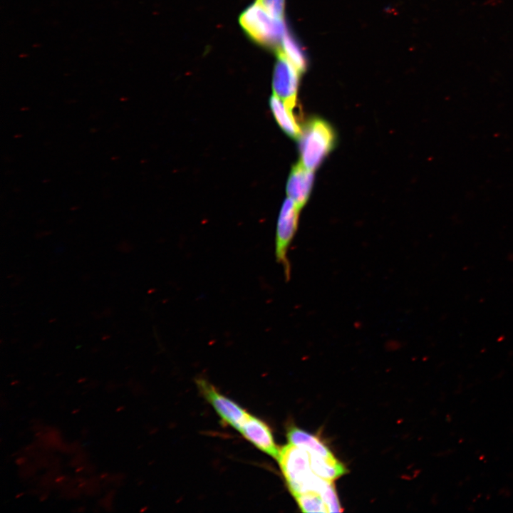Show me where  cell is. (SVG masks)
<instances>
[{
	"label": "cell",
	"instance_id": "obj_1",
	"mask_svg": "<svg viewBox=\"0 0 513 513\" xmlns=\"http://www.w3.org/2000/svg\"><path fill=\"white\" fill-rule=\"evenodd\" d=\"M277 460L293 496L318 492L326 499L331 512L342 511L333 481L316 474L309 452L306 449L289 443L281 448Z\"/></svg>",
	"mask_w": 513,
	"mask_h": 513
},
{
	"label": "cell",
	"instance_id": "obj_2",
	"mask_svg": "<svg viewBox=\"0 0 513 513\" xmlns=\"http://www.w3.org/2000/svg\"><path fill=\"white\" fill-rule=\"evenodd\" d=\"M299 139L300 162L314 171L334 147L336 133L328 122L314 118L302 128Z\"/></svg>",
	"mask_w": 513,
	"mask_h": 513
},
{
	"label": "cell",
	"instance_id": "obj_3",
	"mask_svg": "<svg viewBox=\"0 0 513 513\" xmlns=\"http://www.w3.org/2000/svg\"><path fill=\"white\" fill-rule=\"evenodd\" d=\"M239 24L252 40L275 51L286 34L284 21L271 16L256 2L240 15Z\"/></svg>",
	"mask_w": 513,
	"mask_h": 513
},
{
	"label": "cell",
	"instance_id": "obj_4",
	"mask_svg": "<svg viewBox=\"0 0 513 513\" xmlns=\"http://www.w3.org/2000/svg\"><path fill=\"white\" fill-rule=\"evenodd\" d=\"M300 209L290 198L284 200L278 218L275 237V256L284 269L286 279L290 275L287 252L296 234Z\"/></svg>",
	"mask_w": 513,
	"mask_h": 513
},
{
	"label": "cell",
	"instance_id": "obj_5",
	"mask_svg": "<svg viewBox=\"0 0 513 513\" xmlns=\"http://www.w3.org/2000/svg\"><path fill=\"white\" fill-rule=\"evenodd\" d=\"M272 88L273 94L281 99L294 110L297 105V93L301 73L284 54L281 48L276 51Z\"/></svg>",
	"mask_w": 513,
	"mask_h": 513
},
{
	"label": "cell",
	"instance_id": "obj_6",
	"mask_svg": "<svg viewBox=\"0 0 513 513\" xmlns=\"http://www.w3.org/2000/svg\"><path fill=\"white\" fill-rule=\"evenodd\" d=\"M200 393L212 405L222 421L239 430L249 413L237 403L223 394L204 378L196 380Z\"/></svg>",
	"mask_w": 513,
	"mask_h": 513
},
{
	"label": "cell",
	"instance_id": "obj_7",
	"mask_svg": "<svg viewBox=\"0 0 513 513\" xmlns=\"http://www.w3.org/2000/svg\"><path fill=\"white\" fill-rule=\"evenodd\" d=\"M239 431L259 450L278 460L281 449L275 443L270 428L264 421L249 414Z\"/></svg>",
	"mask_w": 513,
	"mask_h": 513
},
{
	"label": "cell",
	"instance_id": "obj_8",
	"mask_svg": "<svg viewBox=\"0 0 513 513\" xmlns=\"http://www.w3.org/2000/svg\"><path fill=\"white\" fill-rule=\"evenodd\" d=\"M314 180V171L307 169L301 162L292 167L286 190L289 198L292 200L300 209L309 198Z\"/></svg>",
	"mask_w": 513,
	"mask_h": 513
},
{
	"label": "cell",
	"instance_id": "obj_9",
	"mask_svg": "<svg viewBox=\"0 0 513 513\" xmlns=\"http://www.w3.org/2000/svg\"><path fill=\"white\" fill-rule=\"evenodd\" d=\"M269 105L277 123L286 134L293 138H299L302 128L298 123L293 110L274 94L270 98Z\"/></svg>",
	"mask_w": 513,
	"mask_h": 513
},
{
	"label": "cell",
	"instance_id": "obj_10",
	"mask_svg": "<svg viewBox=\"0 0 513 513\" xmlns=\"http://www.w3.org/2000/svg\"><path fill=\"white\" fill-rule=\"evenodd\" d=\"M289 443L303 447L310 452L326 457H335L328 447L321 440L297 427L291 426L286 433Z\"/></svg>",
	"mask_w": 513,
	"mask_h": 513
},
{
	"label": "cell",
	"instance_id": "obj_11",
	"mask_svg": "<svg viewBox=\"0 0 513 513\" xmlns=\"http://www.w3.org/2000/svg\"><path fill=\"white\" fill-rule=\"evenodd\" d=\"M303 512H331L324 497L318 492H308L294 496Z\"/></svg>",
	"mask_w": 513,
	"mask_h": 513
},
{
	"label": "cell",
	"instance_id": "obj_12",
	"mask_svg": "<svg viewBox=\"0 0 513 513\" xmlns=\"http://www.w3.org/2000/svg\"><path fill=\"white\" fill-rule=\"evenodd\" d=\"M281 48L289 61L302 73L306 68L305 58L298 46L287 34L284 38Z\"/></svg>",
	"mask_w": 513,
	"mask_h": 513
},
{
	"label": "cell",
	"instance_id": "obj_13",
	"mask_svg": "<svg viewBox=\"0 0 513 513\" xmlns=\"http://www.w3.org/2000/svg\"><path fill=\"white\" fill-rule=\"evenodd\" d=\"M256 2L271 16L284 21L285 0H256Z\"/></svg>",
	"mask_w": 513,
	"mask_h": 513
},
{
	"label": "cell",
	"instance_id": "obj_14",
	"mask_svg": "<svg viewBox=\"0 0 513 513\" xmlns=\"http://www.w3.org/2000/svg\"><path fill=\"white\" fill-rule=\"evenodd\" d=\"M125 408V407L124 405H120V406H118V407L116 408L115 411H116V412H121V411L124 410Z\"/></svg>",
	"mask_w": 513,
	"mask_h": 513
},
{
	"label": "cell",
	"instance_id": "obj_15",
	"mask_svg": "<svg viewBox=\"0 0 513 513\" xmlns=\"http://www.w3.org/2000/svg\"><path fill=\"white\" fill-rule=\"evenodd\" d=\"M47 497H48L47 494H43V495H41V497H40V501H41V502H43L45 499H47Z\"/></svg>",
	"mask_w": 513,
	"mask_h": 513
},
{
	"label": "cell",
	"instance_id": "obj_16",
	"mask_svg": "<svg viewBox=\"0 0 513 513\" xmlns=\"http://www.w3.org/2000/svg\"><path fill=\"white\" fill-rule=\"evenodd\" d=\"M64 478H65L64 476H60L56 479V482H59L63 480Z\"/></svg>",
	"mask_w": 513,
	"mask_h": 513
},
{
	"label": "cell",
	"instance_id": "obj_17",
	"mask_svg": "<svg viewBox=\"0 0 513 513\" xmlns=\"http://www.w3.org/2000/svg\"><path fill=\"white\" fill-rule=\"evenodd\" d=\"M83 468L84 467L83 466L78 467L76 469L75 472L76 473H78L79 472H81L83 470Z\"/></svg>",
	"mask_w": 513,
	"mask_h": 513
},
{
	"label": "cell",
	"instance_id": "obj_18",
	"mask_svg": "<svg viewBox=\"0 0 513 513\" xmlns=\"http://www.w3.org/2000/svg\"><path fill=\"white\" fill-rule=\"evenodd\" d=\"M86 380V378H80V379L78 380V383H83V382H85Z\"/></svg>",
	"mask_w": 513,
	"mask_h": 513
},
{
	"label": "cell",
	"instance_id": "obj_19",
	"mask_svg": "<svg viewBox=\"0 0 513 513\" xmlns=\"http://www.w3.org/2000/svg\"><path fill=\"white\" fill-rule=\"evenodd\" d=\"M79 410H80L79 408L74 409V410L72 411V414H76V413H78Z\"/></svg>",
	"mask_w": 513,
	"mask_h": 513
},
{
	"label": "cell",
	"instance_id": "obj_20",
	"mask_svg": "<svg viewBox=\"0 0 513 513\" xmlns=\"http://www.w3.org/2000/svg\"><path fill=\"white\" fill-rule=\"evenodd\" d=\"M107 476H108V473L103 474L100 475V479H104Z\"/></svg>",
	"mask_w": 513,
	"mask_h": 513
},
{
	"label": "cell",
	"instance_id": "obj_21",
	"mask_svg": "<svg viewBox=\"0 0 513 513\" xmlns=\"http://www.w3.org/2000/svg\"><path fill=\"white\" fill-rule=\"evenodd\" d=\"M22 495H24V492H21V493L16 494V498H19V497H21Z\"/></svg>",
	"mask_w": 513,
	"mask_h": 513
},
{
	"label": "cell",
	"instance_id": "obj_22",
	"mask_svg": "<svg viewBox=\"0 0 513 513\" xmlns=\"http://www.w3.org/2000/svg\"><path fill=\"white\" fill-rule=\"evenodd\" d=\"M18 383H19V381L15 380V381H14V382H11V385H16V384H18Z\"/></svg>",
	"mask_w": 513,
	"mask_h": 513
},
{
	"label": "cell",
	"instance_id": "obj_23",
	"mask_svg": "<svg viewBox=\"0 0 513 513\" xmlns=\"http://www.w3.org/2000/svg\"><path fill=\"white\" fill-rule=\"evenodd\" d=\"M85 484H86L85 482H82V483H80L79 485H78V487H83V486L85 485Z\"/></svg>",
	"mask_w": 513,
	"mask_h": 513
},
{
	"label": "cell",
	"instance_id": "obj_24",
	"mask_svg": "<svg viewBox=\"0 0 513 513\" xmlns=\"http://www.w3.org/2000/svg\"><path fill=\"white\" fill-rule=\"evenodd\" d=\"M41 435V432H37V434H36V436H38V435Z\"/></svg>",
	"mask_w": 513,
	"mask_h": 513
}]
</instances>
